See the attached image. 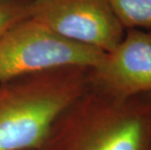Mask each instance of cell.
Masks as SVG:
<instances>
[{
    "instance_id": "cell-2",
    "label": "cell",
    "mask_w": 151,
    "mask_h": 150,
    "mask_svg": "<svg viewBox=\"0 0 151 150\" xmlns=\"http://www.w3.org/2000/svg\"><path fill=\"white\" fill-rule=\"evenodd\" d=\"M89 67L0 83V150H41L57 119L91 86Z\"/></svg>"
},
{
    "instance_id": "cell-4",
    "label": "cell",
    "mask_w": 151,
    "mask_h": 150,
    "mask_svg": "<svg viewBox=\"0 0 151 150\" xmlns=\"http://www.w3.org/2000/svg\"><path fill=\"white\" fill-rule=\"evenodd\" d=\"M30 18L72 42L104 53L126 33L107 0H30Z\"/></svg>"
},
{
    "instance_id": "cell-6",
    "label": "cell",
    "mask_w": 151,
    "mask_h": 150,
    "mask_svg": "<svg viewBox=\"0 0 151 150\" xmlns=\"http://www.w3.org/2000/svg\"><path fill=\"white\" fill-rule=\"evenodd\" d=\"M125 29L151 31V0H107Z\"/></svg>"
},
{
    "instance_id": "cell-1",
    "label": "cell",
    "mask_w": 151,
    "mask_h": 150,
    "mask_svg": "<svg viewBox=\"0 0 151 150\" xmlns=\"http://www.w3.org/2000/svg\"><path fill=\"white\" fill-rule=\"evenodd\" d=\"M41 150H151V92L118 98L91 84L58 118Z\"/></svg>"
},
{
    "instance_id": "cell-7",
    "label": "cell",
    "mask_w": 151,
    "mask_h": 150,
    "mask_svg": "<svg viewBox=\"0 0 151 150\" xmlns=\"http://www.w3.org/2000/svg\"><path fill=\"white\" fill-rule=\"evenodd\" d=\"M30 17V0H0V35L16 23Z\"/></svg>"
},
{
    "instance_id": "cell-3",
    "label": "cell",
    "mask_w": 151,
    "mask_h": 150,
    "mask_svg": "<svg viewBox=\"0 0 151 150\" xmlns=\"http://www.w3.org/2000/svg\"><path fill=\"white\" fill-rule=\"evenodd\" d=\"M106 53L72 42L28 17L0 35V83L65 67L95 68Z\"/></svg>"
},
{
    "instance_id": "cell-5",
    "label": "cell",
    "mask_w": 151,
    "mask_h": 150,
    "mask_svg": "<svg viewBox=\"0 0 151 150\" xmlns=\"http://www.w3.org/2000/svg\"><path fill=\"white\" fill-rule=\"evenodd\" d=\"M91 84L114 97L151 92V31L126 29L121 43L91 69Z\"/></svg>"
}]
</instances>
